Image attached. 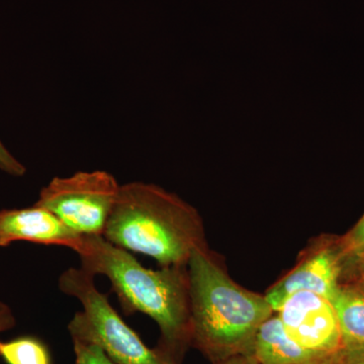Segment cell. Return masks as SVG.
<instances>
[{"mask_svg": "<svg viewBox=\"0 0 364 364\" xmlns=\"http://www.w3.org/2000/svg\"><path fill=\"white\" fill-rule=\"evenodd\" d=\"M74 252L80 258V267L109 280L124 312L143 313L156 323V348L181 364L191 346L188 267L150 269L102 236H82Z\"/></svg>", "mask_w": 364, "mask_h": 364, "instance_id": "6da1fadb", "label": "cell"}, {"mask_svg": "<svg viewBox=\"0 0 364 364\" xmlns=\"http://www.w3.org/2000/svg\"><path fill=\"white\" fill-rule=\"evenodd\" d=\"M188 270L191 346L212 364L248 353L256 332L274 314L265 296L235 282L208 245L193 251Z\"/></svg>", "mask_w": 364, "mask_h": 364, "instance_id": "7a4b0ae2", "label": "cell"}, {"mask_svg": "<svg viewBox=\"0 0 364 364\" xmlns=\"http://www.w3.org/2000/svg\"><path fill=\"white\" fill-rule=\"evenodd\" d=\"M102 237L149 256L160 267H188L193 251L208 245L196 208L161 186L139 181L121 186Z\"/></svg>", "mask_w": 364, "mask_h": 364, "instance_id": "3957f363", "label": "cell"}, {"mask_svg": "<svg viewBox=\"0 0 364 364\" xmlns=\"http://www.w3.org/2000/svg\"><path fill=\"white\" fill-rule=\"evenodd\" d=\"M95 277L82 267H70L59 277L62 293L73 296L83 309L72 318V340L97 345L117 364H177L144 343L95 286Z\"/></svg>", "mask_w": 364, "mask_h": 364, "instance_id": "277c9868", "label": "cell"}, {"mask_svg": "<svg viewBox=\"0 0 364 364\" xmlns=\"http://www.w3.org/2000/svg\"><path fill=\"white\" fill-rule=\"evenodd\" d=\"M121 186L104 170L54 177L35 203L80 236H102Z\"/></svg>", "mask_w": 364, "mask_h": 364, "instance_id": "5b68a950", "label": "cell"}, {"mask_svg": "<svg viewBox=\"0 0 364 364\" xmlns=\"http://www.w3.org/2000/svg\"><path fill=\"white\" fill-rule=\"evenodd\" d=\"M345 261L340 236L323 234L309 242L294 268L267 289L265 299L274 313L289 296L310 291L331 299L343 284Z\"/></svg>", "mask_w": 364, "mask_h": 364, "instance_id": "8992f818", "label": "cell"}, {"mask_svg": "<svg viewBox=\"0 0 364 364\" xmlns=\"http://www.w3.org/2000/svg\"><path fill=\"white\" fill-rule=\"evenodd\" d=\"M275 314L289 337L314 355H329L344 347L334 306L324 296L310 291L294 294Z\"/></svg>", "mask_w": 364, "mask_h": 364, "instance_id": "52a82bcc", "label": "cell"}, {"mask_svg": "<svg viewBox=\"0 0 364 364\" xmlns=\"http://www.w3.org/2000/svg\"><path fill=\"white\" fill-rule=\"evenodd\" d=\"M81 238L53 213L39 205L0 210V247L25 241L74 251Z\"/></svg>", "mask_w": 364, "mask_h": 364, "instance_id": "ba28073f", "label": "cell"}, {"mask_svg": "<svg viewBox=\"0 0 364 364\" xmlns=\"http://www.w3.org/2000/svg\"><path fill=\"white\" fill-rule=\"evenodd\" d=\"M246 354L257 364H301L318 358L289 337L275 313L260 326Z\"/></svg>", "mask_w": 364, "mask_h": 364, "instance_id": "9c48e42d", "label": "cell"}, {"mask_svg": "<svg viewBox=\"0 0 364 364\" xmlns=\"http://www.w3.org/2000/svg\"><path fill=\"white\" fill-rule=\"evenodd\" d=\"M341 330L344 347L364 348V289L358 282L342 284L330 299Z\"/></svg>", "mask_w": 364, "mask_h": 364, "instance_id": "30bf717a", "label": "cell"}, {"mask_svg": "<svg viewBox=\"0 0 364 364\" xmlns=\"http://www.w3.org/2000/svg\"><path fill=\"white\" fill-rule=\"evenodd\" d=\"M0 358L6 364H52L51 354L42 340L33 336L1 341Z\"/></svg>", "mask_w": 364, "mask_h": 364, "instance_id": "8fae6325", "label": "cell"}, {"mask_svg": "<svg viewBox=\"0 0 364 364\" xmlns=\"http://www.w3.org/2000/svg\"><path fill=\"white\" fill-rule=\"evenodd\" d=\"M340 245L344 256L345 279L349 268L364 249V215L347 233L340 236Z\"/></svg>", "mask_w": 364, "mask_h": 364, "instance_id": "7c38bea8", "label": "cell"}, {"mask_svg": "<svg viewBox=\"0 0 364 364\" xmlns=\"http://www.w3.org/2000/svg\"><path fill=\"white\" fill-rule=\"evenodd\" d=\"M73 341L76 364H117L97 345L86 342Z\"/></svg>", "mask_w": 364, "mask_h": 364, "instance_id": "4fadbf2b", "label": "cell"}, {"mask_svg": "<svg viewBox=\"0 0 364 364\" xmlns=\"http://www.w3.org/2000/svg\"><path fill=\"white\" fill-rule=\"evenodd\" d=\"M0 170L14 177H23L26 172L25 165L11 154V151L7 149L1 141H0Z\"/></svg>", "mask_w": 364, "mask_h": 364, "instance_id": "5bb4252c", "label": "cell"}, {"mask_svg": "<svg viewBox=\"0 0 364 364\" xmlns=\"http://www.w3.org/2000/svg\"><path fill=\"white\" fill-rule=\"evenodd\" d=\"M346 282H360L364 284V249L363 252L359 254L358 257L354 261L353 264L349 268L346 273L343 284Z\"/></svg>", "mask_w": 364, "mask_h": 364, "instance_id": "9a60e30c", "label": "cell"}, {"mask_svg": "<svg viewBox=\"0 0 364 364\" xmlns=\"http://www.w3.org/2000/svg\"><path fill=\"white\" fill-rule=\"evenodd\" d=\"M16 320L13 310L4 301H0V335L16 327Z\"/></svg>", "mask_w": 364, "mask_h": 364, "instance_id": "2e32d148", "label": "cell"}, {"mask_svg": "<svg viewBox=\"0 0 364 364\" xmlns=\"http://www.w3.org/2000/svg\"><path fill=\"white\" fill-rule=\"evenodd\" d=\"M344 347L336 353L329 355L318 356L301 364H343Z\"/></svg>", "mask_w": 364, "mask_h": 364, "instance_id": "e0dca14e", "label": "cell"}, {"mask_svg": "<svg viewBox=\"0 0 364 364\" xmlns=\"http://www.w3.org/2000/svg\"><path fill=\"white\" fill-rule=\"evenodd\" d=\"M343 364H364V348L344 347Z\"/></svg>", "mask_w": 364, "mask_h": 364, "instance_id": "ac0fdd59", "label": "cell"}, {"mask_svg": "<svg viewBox=\"0 0 364 364\" xmlns=\"http://www.w3.org/2000/svg\"><path fill=\"white\" fill-rule=\"evenodd\" d=\"M215 364H257L254 360L252 356L249 354H240V355L233 356V358H228L226 360L221 361Z\"/></svg>", "mask_w": 364, "mask_h": 364, "instance_id": "d6986e66", "label": "cell"}, {"mask_svg": "<svg viewBox=\"0 0 364 364\" xmlns=\"http://www.w3.org/2000/svg\"><path fill=\"white\" fill-rule=\"evenodd\" d=\"M359 284H360L361 287H363V289H364V284H360V282H358Z\"/></svg>", "mask_w": 364, "mask_h": 364, "instance_id": "ffe728a7", "label": "cell"}]
</instances>
